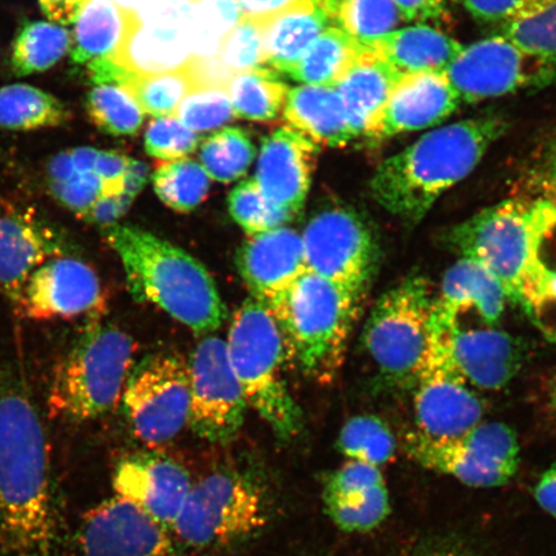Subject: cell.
<instances>
[{
  "instance_id": "obj_62",
  "label": "cell",
  "mask_w": 556,
  "mask_h": 556,
  "mask_svg": "<svg viewBox=\"0 0 556 556\" xmlns=\"http://www.w3.org/2000/svg\"><path fill=\"white\" fill-rule=\"evenodd\" d=\"M548 399H551V407L556 420V378L552 382L551 394H548Z\"/></svg>"
},
{
  "instance_id": "obj_51",
  "label": "cell",
  "mask_w": 556,
  "mask_h": 556,
  "mask_svg": "<svg viewBox=\"0 0 556 556\" xmlns=\"http://www.w3.org/2000/svg\"><path fill=\"white\" fill-rule=\"evenodd\" d=\"M469 15L484 25L513 23L538 9L541 0H462Z\"/></svg>"
},
{
  "instance_id": "obj_32",
  "label": "cell",
  "mask_w": 556,
  "mask_h": 556,
  "mask_svg": "<svg viewBox=\"0 0 556 556\" xmlns=\"http://www.w3.org/2000/svg\"><path fill=\"white\" fill-rule=\"evenodd\" d=\"M72 50V33L51 21H27L12 46L11 66L16 76L45 73Z\"/></svg>"
},
{
  "instance_id": "obj_41",
  "label": "cell",
  "mask_w": 556,
  "mask_h": 556,
  "mask_svg": "<svg viewBox=\"0 0 556 556\" xmlns=\"http://www.w3.org/2000/svg\"><path fill=\"white\" fill-rule=\"evenodd\" d=\"M255 149L240 128H225L207 137L201 146L200 159L207 176L222 184L243 176L252 164Z\"/></svg>"
},
{
  "instance_id": "obj_58",
  "label": "cell",
  "mask_w": 556,
  "mask_h": 556,
  "mask_svg": "<svg viewBox=\"0 0 556 556\" xmlns=\"http://www.w3.org/2000/svg\"><path fill=\"white\" fill-rule=\"evenodd\" d=\"M83 2L85 0H39L45 16L62 26L74 24Z\"/></svg>"
},
{
  "instance_id": "obj_1",
  "label": "cell",
  "mask_w": 556,
  "mask_h": 556,
  "mask_svg": "<svg viewBox=\"0 0 556 556\" xmlns=\"http://www.w3.org/2000/svg\"><path fill=\"white\" fill-rule=\"evenodd\" d=\"M58 538L43 422L23 375L0 372V551L52 556Z\"/></svg>"
},
{
  "instance_id": "obj_24",
  "label": "cell",
  "mask_w": 556,
  "mask_h": 556,
  "mask_svg": "<svg viewBox=\"0 0 556 556\" xmlns=\"http://www.w3.org/2000/svg\"><path fill=\"white\" fill-rule=\"evenodd\" d=\"M507 298L502 282L483 264L462 258L443 276L440 293L434 295L432 323L447 330L458 324L465 309L476 308L489 326H495L505 311Z\"/></svg>"
},
{
  "instance_id": "obj_43",
  "label": "cell",
  "mask_w": 556,
  "mask_h": 556,
  "mask_svg": "<svg viewBox=\"0 0 556 556\" xmlns=\"http://www.w3.org/2000/svg\"><path fill=\"white\" fill-rule=\"evenodd\" d=\"M229 213L248 236L287 227L295 218L285 208L270 204L254 179L243 180L228 199Z\"/></svg>"
},
{
  "instance_id": "obj_47",
  "label": "cell",
  "mask_w": 556,
  "mask_h": 556,
  "mask_svg": "<svg viewBox=\"0 0 556 556\" xmlns=\"http://www.w3.org/2000/svg\"><path fill=\"white\" fill-rule=\"evenodd\" d=\"M199 141V136L174 115L156 117L144 135L149 155L165 162H176L192 154Z\"/></svg>"
},
{
  "instance_id": "obj_35",
  "label": "cell",
  "mask_w": 556,
  "mask_h": 556,
  "mask_svg": "<svg viewBox=\"0 0 556 556\" xmlns=\"http://www.w3.org/2000/svg\"><path fill=\"white\" fill-rule=\"evenodd\" d=\"M87 97L90 119L113 136L137 134L143 122V111L122 80H96Z\"/></svg>"
},
{
  "instance_id": "obj_4",
  "label": "cell",
  "mask_w": 556,
  "mask_h": 556,
  "mask_svg": "<svg viewBox=\"0 0 556 556\" xmlns=\"http://www.w3.org/2000/svg\"><path fill=\"white\" fill-rule=\"evenodd\" d=\"M555 227L553 200H507L448 228L443 241L462 258L483 264L507 301L526 309L547 270L541 247Z\"/></svg>"
},
{
  "instance_id": "obj_56",
  "label": "cell",
  "mask_w": 556,
  "mask_h": 556,
  "mask_svg": "<svg viewBox=\"0 0 556 556\" xmlns=\"http://www.w3.org/2000/svg\"><path fill=\"white\" fill-rule=\"evenodd\" d=\"M405 21L441 20L446 13V0H393Z\"/></svg>"
},
{
  "instance_id": "obj_16",
  "label": "cell",
  "mask_w": 556,
  "mask_h": 556,
  "mask_svg": "<svg viewBox=\"0 0 556 556\" xmlns=\"http://www.w3.org/2000/svg\"><path fill=\"white\" fill-rule=\"evenodd\" d=\"M137 15L113 61L131 75L185 67L192 58L191 0H151Z\"/></svg>"
},
{
  "instance_id": "obj_21",
  "label": "cell",
  "mask_w": 556,
  "mask_h": 556,
  "mask_svg": "<svg viewBox=\"0 0 556 556\" xmlns=\"http://www.w3.org/2000/svg\"><path fill=\"white\" fill-rule=\"evenodd\" d=\"M236 263L252 298L266 307L308 270L302 235L288 227L249 236Z\"/></svg>"
},
{
  "instance_id": "obj_44",
  "label": "cell",
  "mask_w": 556,
  "mask_h": 556,
  "mask_svg": "<svg viewBox=\"0 0 556 556\" xmlns=\"http://www.w3.org/2000/svg\"><path fill=\"white\" fill-rule=\"evenodd\" d=\"M500 35L556 65V0H541L527 16L500 27Z\"/></svg>"
},
{
  "instance_id": "obj_34",
  "label": "cell",
  "mask_w": 556,
  "mask_h": 556,
  "mask_svg": "<svg viewBox=\"0 0 556 556\" xmlns=\"http://www.w3.org/2000/svg\"><path fill=\"white\" fill-rule=\"evenodd\" d=\"M235 115L242 119H275L287 102L289 88L269 68L235 74L227 85Z\"/></svg>"
},
{
  "instance_id": "obj_60",
  "label": "cell",
  "mask_w": 556,
  "mask_h": 556,
  "mask_svg": "<svg viewBox=\"0 0 556 556\" xmlns=\"http://www.w3.org/2000/svg\"><path fill=\"white\" fill-rule=\"evenodd\" d=\"M149 168L137 160H129L127 174H125L124 180V192L130 199L137 197L139 191L143 189L146 182H148Z\"/></svg>"
},
{
  "instance_id": "obj_63",
  "label": "cell",
  "mask_w": 556,
  "mask_h": 556,
  "mask_svg": "<svg viewBox=\"0 0 556 556\" xmlns=\"http://www.w3.org/2000/svg\"><path fill=\"white\" fill-rule=\"evenodd\" d=\"M553 201H554V204H555V206H556V199H554Z\"/></svg>"
},
{
  "instance_id": "obj_30",
  "label": "cell",
  "mask_w": 556,
  "mask_h": 556,
  "mask_svg": "<svg viewBox=\"0 0 556 556\" xmlns=\"http://www.w3.org/2000/svg\"><path fill=\"white\" fill-rule=\"evenodd\" d=\"M136 13L115 0H85L74 21L72 60L76 65L115 58L130 30Z\"/></svg>"
},
{
  "instance_id": "obj_2",
  "label": "cell",
  "mask_w": 556,
  "mask_h": 556,
  "mask_svg": "<svg viewBox=\"0 0 556 556\" xmlns=\"http://www.w3.org/2000/svg\"><path fill=\"white\" fill-rule=\"evenodd\" d=\"M509 122L484 115L428 131L381 162L370 180L372 198L407 226L419 225L438 199L475 170Z\"/></svg>"
},
{
  "instance_id": "obj_31",
  "label": "cell",
  "mask_w": 556,
  "mask_h": 556,
  "mask_svg": "<svg viewBox=\"0 0 556 556\" xmlns=\"http://www.w3.org/2000/svg\"><path fill=\"white\" fill-rule=\"evenodd\" d=\"M366 50L340 27L331 25L313 41L289 75L304 86L337 88Z\"/></svg>"
},
{
  "instance_id": "obj_45",
  "label": "cell",
  "mask_w": 556,
  "mask_h": 556,
  "mask_svg": "<svg viewBox=\"0 0 556 556\" xmlns=\"http://www.w3.org/2000/svg\"><path fill=\"white\" fill-rule=\"evenodd\" d=\"M233 115L227 87L207 85L194 87L174 114L194 134L219 128Z\"/></svg>"
},
{
  "instance_id": "obj_25",
  "label": "cell",
  "mask_w": 556,
  "mask_h": 556,
  "mask_svg": "<svg viewBox=\"0 0 556 556\" xmlns=\"http://www.w3.org/2000/svg\"><path fill=\"white\" fill-rule=\"evenodd\" d=\"M402 74L374 50H366L337 86L356 139L379 142L389 97Z\"/></svg>"
},
{
  "instance_id": "obj_37",
  "label": "cell",
  "mask_w": 556,
  "mask_h": 556,
  "mask_svg": "<svg viewBox=\"0 0 556 556\" xmlns=\"http://www.w3.org/2000/svg\"><path fill=\"white\" fill-rule=\"evenodd\" d=\"M143 111L155 117L177 113L185 97L199 85L190 65L154 75H131L124 83Z\"/></svg>"
},
{
  "instance_id": "obj_9",
  "label": "cell",
  "mask_w": 556,
  "mask_h": 556,
  "mask_svg": "<svg viewBox=\"0 0 556 556\" xmlns=\"http://www.w3.org/2000/svg\"><path fill=\"white\" fill-rule=\"evenodd\" d=\"M434 295L427 278L412 275L375 303L364 328V345L381 379L414 388L430 340Z\"/></svg>"
},
{
  "instance_id": "obj_14",
  "label": "cell",
  "mask_w": 556,
  "mask_h": 556,
  "mask_svg": "<svg viewBox=\"0 0 556 556\" xmlns=\"http://www.w3.org/2000/svg\"><path fill=\"white\" fill-rule=\"evenodd\" d=\"M413 389L416 432L422 435L452 440L482 422L483 401L452 363L443 332L432 323L426 359Z\"/></svg>"
},
{
  "instance_id": "obj_8",
  "label": "cell",
  "mask_w": 556,
  "mask_h": 556,
  "mask_svg": "<svg viewBox=\"0 0 556 556\" xmlns=\"http://www.w3.org/2000/svg\"><path fill=\"white\" fill-rule=\"evenodd\" d=\"M268 521L262 486L236 470H217L192 483L173 526L178 544L193 551H222L255 536Z\"/></svg>"
},
{
  "instance_id": "obj_26",
  "label": "cell",
  "mask_w": 556,
  "mask_h": 556,
  "mask_svg": "<svg viewBox=\"0 0 556 556\" xmlns=\"http://www.w3.org/2000/svg\"><path fill=\"white\" fill-rule=\"evenodd\" d=\"M65 254L64 243L50 228L27 215H0V291L13 303L34 270Z\"/></svg>"
},
{
  "instance_id": "obj_20",
  "label": "cell",
  "mask_w": 556,
  "mask_h": 556,
  "mask_svg": "<svg viewBox=\"0 0 556 556\" xmlns=\"http://www.w3.org/2000/svg\"><path fill=\"white\" fill-rule=\"evenodd\" d=\"M318 148L291 128H280L264 139L255 182L270 204L295 217L303 211Z\"/></svg>"
},
{
  "instance_id": "obj_17",
  "label": "cell",
  "mask_w": 556,
  "mask_h": 556,
  "mask_svg": "<svg viewBox=\"0 0 556 556\" xmlns=\"http://www.w3.org/2000/svg\"><path fill=\"white\" fill-rule=\"evenodd\" d=\"M78 544L81 556H182L168 528L121 496L86 514Z\"/></svg>"
},
{
  "instance_id": "obj_18",
  "label": "cell",
  "mask_w": 556,
  "mask_h": 556,
  "mask_svg": "<svg viewBox=\"0 0 556 556\" xmlns=\"http://www.w3.org/2000/svg\"><path fill=\"white\" fill-rule=\"evenodd\" d=\"M31 319L99 317L103 311L100 277L85 261L60 255L41 264L26 281L16 303Z\"/></svg>"
},
{
  "instance_id": "obj_46",
  "label": "cell",
  "mask_w": 556,
  "mask_h": 556,
  "mask_svg": "<svg viewBox=\"0 0 556 556\" xmlns=\"http://www.w3.org/2000/svg\"><path fill=\"white\" fill-rule=\"evenodd\" d=\"M218 58L233 75L263 68L266 65V55L262 26L241 18L222 45Z\"/></svg>"
},
{
  "instance_id": "obj_40",
  "label": "cell",
  "mask_w": 556,
  "mask_h": 556,
  "mask_svg": "<svg viewBox=\"0 0 556 556\" xmlns=\"http://www.w3.org/2000/svg\"><path fill=\"white\" fill-rule=\"evenodd\" d=\"M152 182L159 199L178 213L192 212L203 203L208 191V176L203 166L186 159L160 165Z\"/></svg>"
},
{
  "instance_id": "obj_48",
  "label": "cell",
  "mask_w": 556,
  "mask_h": 556,
  "mask_svg": "<svg viewBox=\"0 0 556 556\" xmlns=\"http://www.w3.org/2000/svg\"><path fill=\"white\" fill-rule=\"evenodd\" d=\"M53 197L78 217L85 218L92 206L103 198V184L94 173L74 174L64 182L50 184Z\"/></svg>"
},
{
  "instance_id": "obj_50",
  "label": "cell",
  "mask_w": 556,
  "mask_h": 556,
  "mask_svg": "<svg viewBox=\"0 0 556 556\" xmlns=\"http://www.w3.org/2000/svg\"><path fill=\"white\" fill-rule=\"evenodd\" d=\"M521 179L528 191L545 200L556 199V134L532 155Z\"/></svg>"
},
{
  "instance_id": "obj_52",
  "label": "cell",
  "mask_w": 556,
  "mask_h": 556,
  "mask_svg": "<svg viewBox=\"0 0 556 556\" xmlns=\"http://www.w3.org/2000/svg\"><path fill=\"white\" fill-rule=\"evenodd\" d=\"M129 160L116 154V152H99L94 165V174L102 180L103 197H117V194L124 192V180Z\"/></svg>"
},
{
  "instance_id": "obj_57",
  "label": "cell",
  "mask_w": 556,
  "mask_h": 556,
  "mask_svg": "<svg viewBox=\"0 0 556 556\" xmlns=\"http://www.w3.org/2000/svg\"><path fill=\"white\" fill-rule=\"evenodd\" d=\"M402 556H476L467 546L451 539H432L408 548Z\"/></svg>"
},
{
  "instance_id": "obj_10",
  "label": "cell",
  "mask_w": 556,
  "mask_h": 556,
  "mask_svg": "<svg viewBox=\"0 0 556 556\" xmlns=\"http://www.w3.org/2000/svg\"><path fill=\"white\" fill-rule=\"evenodd\" d=\"M302 239L308 270L364 302L379 270L380 243L363 215L350 206L324 207Z\"/></svg>"
},
{
  "instance_id": "obj_27",
  "label": "cell",
  "mask_w": 556,
  "mask_h": 556,
  "mask_svg": "<svg viewBox=\"0 0 556 556\" xmlns=\"http://www.w3.org/2000/svg\"><path fill=\"white\" fill-rule=\"evenodd\" d=\"M285 119L317 148H343L356 139L336 88L301 86L290 89Z\"/></svg>"
},
{
  "instance_id": "obj_12",
  "label": "cell",
  "mask_w": 556,
  "mask_h": 556,
  "mask_svg": "<svg viewBox=\"0 0 556 556\" xmlns=\"http://www.w3.org/2000/svg\"><path fill=\"white\" fill-rule=\"evenodd\" d=\"M123 400L131 430L144 443H168L189 421V363L178 353H159L130 372Z\"/></svg>"
},
{
  "instance_id": "obj_22",
  "label": "cell",
  "mask_w": 556,
  "mask_h": 556,
  "mask_svg": "<svg viewBox=\"0 0 556 556\" xmlns=\"http://www.w3.org/2000/svg\"><path fill=\"white\" fill-rule=\"evenodd\" d=\"M442 332L452 363L469 384L483 391L505 388L523 365V348L507 332L464 330L458 324Z\"/></svg>"
},
{
  "instance_id": "obj_23",
  "label": "cell",
  "mask_w": 556,
  "mask_h": 556,
  "mask_svg": "<svg viewBox=\"0 0 556 556\" xmlns=\"http://www.w3.org/2000/svg\"><path fill=\"white\" fill-rule=\"evenodd\" d=\"M444 73L402 75L382 115L379 142L408 131L435 127L460 106Z\"/></svg>"
},
{
  "instance_id": "obj_11",
  "label": "cell",
  "mask_w": 556,
  "mask_h": 556,
  "mask_svg": "<svg viewBox=\"0 0 556 556\" xmlns=\"http://www.w3.org/2000/svg\"><path fill=\"white\" fill-rule=\"evenodd\" d=\"M405 451L422 468L479 489L509 482L520 457L517 434L503 422H481L452 440H433L415 430L406 435Z\"/></svg>"
},
{
  "instance_id": "obj_33",
  "label": "cell",
  "mask_w": 556,
  "mask_h": 556,
  "mask_svg": "<svg viewBox=\"0 0 556 556\" xmlns=\"http://www.w3.org/2000/svg\"><path fill=\"white\" fill-rule=\"evenodd\" d=\"M68 117L65 104L45 90L27 85L0 88V128H54L65 124Z\"/></svg>"
},
{
  "instance_id": "obj_6",
  "label": "cell",
  "mask_w": 556,
  "mask_h": 556,
  "mask_svg": "<svg viewBox=\"0 0 556 556\" xmlns=\"http://www.w3.org/2000/svg\"><path fill=\"white\" fill-rule=\"evenodd\" d=\"M226 345L247 406L278 440H293L303 428V414L285 378L288 352L273 313L256 299H247L235 313Z\"/></svg>"
},
{
  "instance_id": "obj_38",
  "label": "cell",
  "mask_w": 556,
  "mask_h": 556,
  "mask_svg": "<svg viewBox=\"0 0 556 556\" xmlns=\"http://www.w3.org/2000/svg\"><path fill=\"white\" fill-rule=\"evenodd\" d=\"M242 18L236 0H191V59L215 58Z\"/></svg>"
},
{
  "instance_id": "obj_49",
  "label": "cell",
  "mask_w": 556,
  "mask_h": 556,
  "mask_svg": "<svg viewBox=\"0 0 556 556\" xmlns=\"http://www.w3.org/2000/svg\"><path fill=\"white\" fill-rule=\"evenodd\" d=\"M382 484H386V482L380 468L370 464L350 460L342 468L331 472L325 484L324 498L343 497Z\"/></svg>"
},
{
  "instance_id": "obj_39",
  "label": "cell",
  "mask_w": 556,
  "mask_h": 556,
  "mask_svg": "<svg viewBox=\"0 0 556 556\" xmlns=\"http://www.w3.org/2000/svg\"><path fill=\"white\" fill-rule=\"evenodd\" d=\"M338 447L350 460L380 468L392 460L397 442L380 417L361 415L345 422L339 434Z\"/></svg>"
},
{
  "instance_id": "obj_53",
  "label": "cell",
  "mask_w": 556,
  "mask_h": 556,
  "mask_svg": "<svg viewBox=\"0 0 556 556\" xmlns=\"http://www.w3.org/2000/svg\"><path fill=\"white\" fill-rule=\"evenodd\" d=\"M131 201L134 199H130L125 193L117 194V197H103L97 201L83 219L104 228L114 226L116 220L128 211Z\"/></svg>"
},
{
  "instance_id": "obj_5",
  "label": "cell",
  "mask_w": 556,
  "mask_h": 556,
  "mask_svg": "<svg viewBox=\"0 0 556 556\" xmlns=\"http://www.w3.org/2000/svg\"><path fill=\"white\" fill-rule=\"evenodd\" d=\"M361 304L343 288L307 270L267 308L280 328L288 358L305 377L330 382L343 365Z\"/></svg>"
},
{
  "instance_id": "obj_19",
  "label": "cell",
  "mask_w": 556,
  "mask_h": 556,
  "mask_svg": "<svg viewBox=\"0 0 556 556\" xmlns=\"http://www.w3.org/2000/svg\"><path fill=\"white\" fill-rule=\"evenodd\" d=\"M192 481L182 465L156 452H137L116 465V496L129 500L169 531L182 510Z\"/></svg>"
},
{
  "instance_id": "obj_55",
  "label": "cell",
  "mask_w": 556,
  "mask_h": 556,
  "mask_svg": "<svg viewBox=\"0 0 556 556\" xmlns=\"http://www.w3.org/2000/svg\"><path fill=\"white\" fill-rule=\"evenodd\" d=\"M556 309V270L547 268L544 278L540 283L536 294L533 295L531 302L528 303L526 313L532 317L540 311ZM547 339L556 345V325L551 332L547 333Z\"/></svg>"
},
{
  "instance_id": "obj_36",
  "label": "cell",
  "mask_w": 556,
  "mask_h": 556,
  "mask_svg": "<svg viewBox=\"0 0 556 556\" xmlns=\"http://www.w3.org/2000/svg\"><path fill=\"white\" fill-rule=\"evenodd\" d=\"M402 23L405 18L393 0H340L333 15V24L368 50Z\"/></svg>"
},
{
  "instance_id": "obj_29",
  "label": "cell",
  "mask_w": 556,
  "mask_h": 556,
  "mask_svg": "<svg viewBox=\"0 0 556 556\" xmlns=\"http://www.w3.org/2000/svg\"><path fill=\"white\" fill-rule=\"evenodd\" d=\"M464 46L433 26L417 24L386 35L372 50L402 75L446 73Z\"/></svg>"
},
{
  "instance_id": "obj_15",
  "label": "cell",
  "mask_w": 556,
  "mask_h": 556,
  "mask_svg": "<svg viewBox=\"0 0 556 556\" xmlns=\"http://www.w3.org/2000/svg\"><path fill=\"white\" fill-rule=\"evenodd\" d=\"M192 432L212 443H227L239 434L247 402L229 365L227 345L219 337H206L189 361Z\"/></svg>"
},
{
  "instance_id": "obj_61",
  "label": "cell",
  "mask_w": 556,
  "mask_h": 556,
  "mask_svg": "<svg viewBox=\"0 0 556 556\" xmlns=\"http://www.w3.org/2000/svg\"><path fill=\"white\" fill-rule=\"evenodd\" d=\"M317 5L321 7V9L328 13V15L333 21V15H336V11L340 3V0H313Z\"/></svg>"
},
{
  "instance_id": "obj_42",
  "label": "cell",
  "mask_w": 556,
  "mask_h": 556,
  "mask_svg": "<svg viewBox=\"0 0 556 556\" xmlns=\"http://www.w3.org/2000/svg\"><path fill=\"white\" fill-rule=\"evenodd\" d=\"M324 504L332 523L350 533L370 532L391 514L386 484L343 497H326Z\"/></svg>"
},
{
  "instance_id": "obj_54",
  "label": "cell",
  "mask_w": 556,
  "mask_h": 556,
  "mask_svg": "<svg viewBox=\"0 0 556 556\" xmlns=\"http://www.w3.org/2000/svg\"><path fill=\"white\" fill-rule=\"evenodd\" d=\"M240 7L242 18L264 25L278 13L288 10L298 0H236Z\"/></svg>"
},
{
  "instance_id": "obj_3",
  "label": "cell",
  "mask_w": 556,
  "mask_h": 556,
  "mask_svg": "<svg viewBox=\"0 0 556 556\" xmlns=\"http://www.w3.org/2000/svg\"><path fill=\"white\" fill-rule=\"evenodd\" d=\"M104 238L119 256L137 301L156 305L200 336L225 324L227 308L217 285L191 254L138 227L114 225Z\"/></svg>"
},
{
  "instance_id": "obj_28",
  "label": "cell",
  "mask_w": 556,
  "mask_h": 556,
  "mask_svg": "<svg viewBox=\"0 0 556 556\" xmlns=\"http://www.w3.org/2000/svg\"><path fill=\"white\" fill-rule=\"evenodd\" d=\"M332 24L328 13L313 0H298L262 25L266 65L273 72L289 75L313 41Z\"/></svg>"
},
{
  "instance_id": "obj_7",
  "label": "cell",
  "mask_w": 556,
  "mask_h": 556,
  "mask_svg": "<svg viewBox=\"0 0 556 556\" xmlns=\"http://www.w3.org/2000/svg\"><path fill=\"white\" fill-rule=\"evenodd\" d=\"M92 317L55 367L48 408L70 421L99 419L116 407L124 393L136 343L119 326Z\"/></svg>"
},
{
  "instance_id": "obj_59",
  "label": "cell",
  "mask_w": 556,
  "mask_h": 556,
  "mask_svg": "<svg viewBox=\"0 0 556 556\" xmlns=\"http://www.w3.org/2000/svg\"><path fill=\"white\" fill-rule=\"evenodd\" d=\"M534 497L548 516L556 520V464L541 476L534 489Z\"/></svg>"
},
{
  "instance_id": "obj_13",
  "label": "cell",
  "mask_w": 556,
  "mask_h": 556,
  "mask_svg": "<svg viewBox=\"0 0 556 556\" xmlns=\"http://www.w3.org/2000/svg\"><path fill=\"white\" fill-rule=\"evenodd\" d=\"M460 101L477 103L556 83V65L495 35L468 47L446 70Z\"/></svg>"
}]
</instances>
